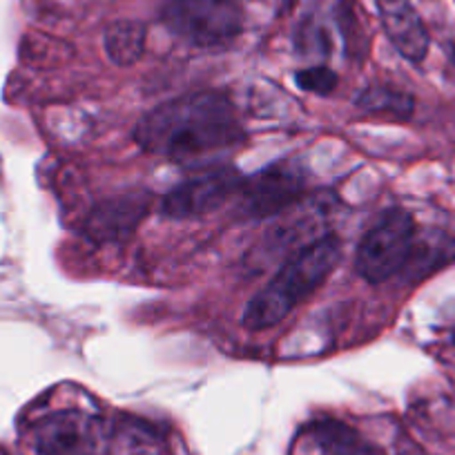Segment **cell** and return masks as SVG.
I'll use <instances>...</instances> for the list:
<instances>
[{"instance_id":"cell-12","label":"cell","mask_w":455,"mask_h":455,"mask_svg":"<svg viewBox=\"0 0 455 455\" xmlns=\"http://www.w3.org/2000/svg\"><path fill=\"white\" fill-rule=\"evenodd\" d=\"M357 108L369 114H388L391 119L406 121L413 114V99L391 87H369L357 96Z\"/></svg>"},{"instance_id":"cell-7","label":"cell","mask_w":455,"mask_h":455,"mask_svg":"<svg viewBox=\"0 0 455 455\" xmlns=\"http://www.w3.org/2000/svg\"><path fill=\"white\" fill-rule=\"evenodd\" d=\"M306 188V177L291 164H275L255 177L243 179L239 208L246 217L266 219L295 204Z\"/></svg>"},{"instance_id":"cell-13","label":"cell","mask_w":455,"mask_h":455,"mask_svg":"<svg viewBox=\"0 0 455 455\" xmlns=\"http://www.w3.org/2000/svg\"><path fill=\"white\" fill-rule=\"evenodd\" d=\"M295 81L301 90L313 92V94H319V96H328L335 92L337 74L332 72V69L323 68V65H317V68H308L297 72Z\"/></svg>"},{"instance_id":"cell-14","label":"cell","mask_w":455,"mask_h":455,"mask_svg":"<svg viewBox=\"0 0 455 455\" xmlns=\"http://www.w3.org/2000/svg\"><path fill=\"white\" fill-rule=\"evenodd\" d=\"M453 339H455V335H453Z\"/></svg>"},{"instance_id":"cell-1","label":"cell","mask_w":455,"mask_h":455,"mask_svg":"<svg viewBox=\"0 0 455 455\" xmlns=\"http://www.w3.org/2000/svg\"><path fill=\"white\" fill-rule=\"evenodd\" d=\"M148 155L183 165L208 164L243 141L233 100L221 92H195L148 112L134 128Z\"/></svg>"},{"instance_id":"cell-9","label":"cell","mask_w":455,"mask_h":455,"mask_svg":"<svg viewBox=\"0 0 455 455\" xmlns=\"http://www.w3.org/2000/svg\"><path fill=\"white\" fill-rule=\"evenodd\" d=\"M308 433L323 455H387L375 442L339 419H317L310 424Z\"/></svg>"},{"instance_id":"cell-2","label":"cell","mask_w":455,"mask_h":455,"mask_svg":"<svg viewBox=\"0 0 455 455\" xmlns=\"http://www.w3.org/2000/svg\"><path fill=\"white\" fill-rule=\"evenodd\" d=\"M339 239L326 235L310 246L301 248L286 261L273 282L257 292L243 313V326L248 331H266L286 319L297 306L308 299L328 279L339 261Z\"/></svg>"},{"instance_id":"cell-6","label":"cell","mask_w":455,"mask_h":455,"mask_svg":"<svg viewBox=\"0 0 455 455\" xmlns=\"http://www.w3.org/2000/svg\"><path fill=\"white\" fill-rule=\"evenodd\" d=\"M243 177L233 168H214L201 177L172 188L161 201V212L170 219H192L214 212L230 196L239 195Z\"/></svg>"},{"instance_id":"cell-5","label":"cell","mask_w":455,"mask_h":455,"mask_svg":"<svg viewBox=\"0 0 455 455\" xmlns=\"http://www.w3.org/2000/svg\"><path fill=\"white\" fill-rule=\"evenodd\" d=\"M38 455H109L112 435L103 418L81 409H63L38 419L32 428Z\"/></svg>"},{"instance_id":"cell-4","label":"cell","mask_w":455,"mask_h":455,"mask_svg":"<svg viewBox=\"0 0 455 455\" xmlns=\"http://www.w3.org/2000/svg\"><path fill=\"white\" fill-rule=\"evenodd\" d=\"M415 221L404 210L384 214L357 248L355 268L366 282L382 283L400 273L415 251Z\"/></svg>"},{"instance_id":"cell-11","label":"cell","mask_w":455,"mask_h":455,"mask_svg":"<svg viewBox=\"0 0 455 455\" xmlns=\"http://www.w3.org/2000/svg\"><path fill=\"white\" fill-rule=\"evenodd\" d=\"M146 50V25L137 20H116L105 29V52L121 68L137 63Z\"/></svg>"},{"instance_id":"cell-3","label":"cell","mask_w":455,"mask_h":455,"mask_svg":"<svg viewBox=\"0 0 455 455\" xmlns=\"http://www.w3.org/2000/svg\"><path fill=\"white\" fill-rule=\"evenodd\" d=\"M161 20L190 45L226 47L242 36L246 14L237 0H168Z\"/></svg>"},{"instance_id":"cell-10","label":"cell","mask_w":455,"mask_h":455,"mask_svg":"<svg viewBox=\"0 0 455 455\" xmlns=\"http://www.w3.org/2000/svg\"><path fill=\"white\" fill-rule=\"evenodd\" d=\"M146 208L148 204L141 196H128V199H116L112 204L100 205L87 223V233L103 242L124 237L137 228V223L146 214Z\"/></svg>"},{"instance_id":"cell-8","label":"cell","mask_w":455,"mask_h":455,"mask_svg":"<svg viewBox=\"0 0 455 455\" xmlns=\"http://www.w3.org/2000/svg\"><path fill=\"white\" fill-rule=\"evenodd\" d=\"M375 5L393 47L411 63L424 60L428 52V32L411 0H375Z\"/></svg>"}]
</instances>
